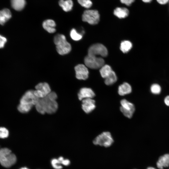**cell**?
<instances>
[{
    "mask_svg": "<svg viewBox=\"0 0 169 169\" xmlns=\"http://www.w3.org/2000/svg\"><path fill=\"white\" fill-rule=\"evenodd\" d=\"M57 98L56 94L51 91L45 97L39 99L35 106L36 110L42 114L54 113L58 108V104L56 101Z\"/></svg>",
    "mask_w": 169,
    "mask_h": 169,
    "instance_id": "6da1fadb",
    "label": "cell"
},
{
    "mask_svg": "<svg viewBox=\"0 0 169 169\" xmlns=\"http://www.w3.org/2000/svg\"><path fill=\"white\" fill-rule=\"evenodd\" d=\"M39 99L34 94V90H29L21 97L17 109L19 112L23 113L28 112L33 106L37 103Z\"/></svg>",
    "mask_w": 169,
    "mask_h": 169,
    "instance_id": "7a4b0ae2",
    "label": "cell"
},
{
    "mask_svg": "<svg viewBox=\"0 0 169 169\" xmlns=\"http://www.w3.org/2000/svg\"><path fill=\"white\" fill-rule=\"evenodd\" d=\"M54 42L56 45L58 53L61 55L68 54L71 50L70 44L68 42L65 36L62 34H58L54 38Z\"/></svg>",
    "mask_w": 169,
    "mask_h": 169,
    "instance_id": "3957f363",
    "label": "cell"
},
{
    "mask_svg": "<svg viewBox=\"0 0 169 169\" xmlns=\"http://www.w3.org/2000/svg\"><path fill=\"white\" fill-rule=\"evenodd\" d=\"M16 156L8 149H0V163L3 166L9 167L16 163Z\"/></svg>",
    "mask_w": 169,
    "mask_h": 169,
    "instance_id": "277c9868",
    "label": "cell"
},
{
    "mask_svg": "<svg viewBox=\"0 0 169 169\" xmlns=\"http://www.w3.org/2000/svg\"><path fill=\"white\" fill-rule=\"evenodd\" d=\"M114 141L110 133L106 131L103 132L96 136L93 142L95 145L107 147L111 146Z\"/></svg>",
    "mask_w": 169,
    "mask_h": 169,
    "instance_id": "5b68a950",
    "label": "cell"
},
{
    "mask_svg": "<svg viewBox=\"0 0 169 169\" xmlns=\"http://www.w3.org/2000/svg\"><path fill=\"white\" fill-rule=\"evenodd\" d=\"M100 15L96 10L87 9L85 10L82 15V20L91 25L97 24L99 22Z\"/></svg>",
    "mask_w": 169,
    "mask_h": 169,
    "instance_id": "8992f818",
    "label": "cell"
},
{
    "mask_svg": "<svg viewBox=\"0 0 169 169\" xmlns=\"http://www.w3.org/2000/svg\"><path fill=\"white\" fill-rule=\"evenodd\" d=\"M86 66L92 69L101 68L104 65L105 61L101 58L88 55L84 59Z\"/></svg>",
    "mask_w": 169,
    "mask_h": 169,
    "instance_id": "52a82bcc",
    "label": "cell"
},
{
    "mask_svg": "<svg viewBox=\"0 0 169 169\" xmlns=\"http://www.w3.org/2000/svg\"><path fill=\"white\" fill-rule=\"evenodd\" d=\"M107 48L103 44H96L91 45L88 50V55L95 56L100 55L102 57H106L108 55Z\"/></svg>",
    "mask_w": 169,
    "mask_h": 169,
    "instance_id": "ba28073f",
    "label": "cell"
},
{
    "mask_svg": "<svg viewBox=\"0 0 169 169\" xmlns=\"http://www.w3.org/2000/svg\"><path fill=\"white\" fill-rule=\"evenodd\" d=\"M35 89L34 94L39 99L45 97L51 92L49 85L46 82L39 83L35 86Z\"/></svg>",
    "mask_w": 169,
    "mask_h": 169,
    "instance_id": "9c48e42d",
    "label": "cell"
},
{
    "mask_svg": "<svg viewBox=\"0 0 169 169\" xmlns=\"http://www.w3.org/2000/svg\"><path fill=\"white\" fill-rule=\"evenodd\" d=\"M121 106L120 110L125 117L130 118L132 116L135 111L134 105L125 99L120 101Z\"/></svg>",
    "mask_w": 169,
    "mask_h": 169,
    "instance_id": "30bf717a",
    "label": "cell"
},
{
    "mask_svg": "<svg viewBox=\"0 0 169 169\" xmlns=\"http://www.w3.org/2000/svg\"><path fill=\"white\" fill-rule=\"evenodd\" d=\"M76 77L79 80H86L88 77L89 71L86 66L83 64H79L74 68Z\"/></svg>",
    "mask_w": 169,
    "mask_h": 169,
    "instance_id": "8fae6325",
    "label": "cell"
},
{
    "mask_svg": "<svg viewBox=\"0 0 169 169\" xmlns=\"http://www.w3.org/2000/svg\"><path fill=\"white\" fill-rule=\"evenodd\" d=\"M95 101L92 98H87L82 100V108L84 111L88 114L95 108Z\"/></svg>",
    "mask_w": 169,
    "mask_h": 169,
    "instance_id": "7c38bea8",
    "label": "cell"
},
{
    "mask_svg": "<svg viewBox=\"0 0 169 169\" xmlns=\"http://www.w3.org/2000/svg\"><path fill=\"white\" fill-rule=\"evenodd\" d=\"M95 96V94L92 89L89 88L83 87L81 88L78 93L79 100H83L87 98H92Z\"/></svg>",
    "mask_w": 169,
    "mask_h": 169,
    "instance_id": "4fadbf2b",
    "label": "cell"
},
{
    "mask_svg": "<svg viewBox=\"0 0 169 169\" xmlns=\"http://www.w3.org/2000/svg\"><path fill=\"white\" fill-rule=\"evenodd\" d=\"M156 166L159 169L169 166V153L160 156L156 162Z\"/></svg>",
    "mask_w": 169,
    "mask_h": 169,
    "instance_id": "5bb4252c",
    "label": "cell"
},
{
    "mask_svg": "<svg viewBox=\"0 0 169 169\" xmlns=\"http://www.w3.org/2000/svg\"><path fill=\"white\" fill-rule=\"evenodd\" d=\"M56 23L55 21L51 19H48L44 21L42 23L43 28L50 33H53L56 31Z\"/></svg>",
    "mask_w": 169,
    "mask_h": 169,
    "instance_id": "9a60e30c",
    "label": "cell"
},
{
    "mask_svg": "<svg viewBox=\"0 0 169 169\" xmlns=\"http://www.w3.org/2000/svg\"><path fill=\"white\" fill-rule=\"evenodd\" d=\"M128 9L125 7H118L114 10V14L118 18H124L127 17L129 14Z\"/></svg>",
    "mask_w": 169,
    "mask_h": 169,
    "instance_id": "2e32d148",
    "label": "cell"
},
{
    "mask_svg": "<svg viewBox=\"0 0 169 169\" xmlns=\"http://www.w3.org/2000/svg\"><path fill=\"white\" fill-rule=\"evenodd\" d=\"M11 17V13L9 9L4 8L0 10V24L3 25Z\"/></svg>",
    "mask_w": 169,
    "mask_h": 169,
    "instance_id": "e0dca14e",
    "label": "cell"
},
{
    "mask_svg": "<svg viewBox=\"0 0 169 169\" xmlns=\"http://www.w3.org/2000/svg\"><path fill=\"white\" fill-rule=\"evenodd\" d=\"M132 91L131 85L127 83L124 82L118 87V93L120 96H124L130 93Z\"/></svg>",
    "mask_w": 169,
    "mask_h": 169,
    "instance_id": "ac0fdd59",
    "label": "cell"
},
{
    "mask_svg": "<svg viewBox=\"0 0 169 169\" xmlns=\"http://www.w3.org/2000/svg\"><path fill=\"white\" fill-rule=\"evenodd\" d=\"M59 4L63 10L66 12L71 11L73 6L72 0H59Z\"/></svg>",
    "mask_w": 169,
    "mask_h": 169,
    "instance_id": "d6986e66",
    "label": "cell"
},
{
    "mask_svg": "<svg viewBox=\"0 0 169 169\" xmlns=\"http://www.w3.org/2000/svg\"><path fill=\"white\" fill-rule=\"evenodd\" d=\"M11 5L13 8L18 11L23 9L26 4V0H11Z\"/></svg>",
    "mask_w": 169,
    "mask_h": 169,
    "instance_id": "ffe728a7",
    "label": "cell"
},
{
    "mask_svg": "<svg viewBox=\"0 0 169 169\" xmlns=\"http://www.w3.org/2000/svg\"><path fill=\"white\" fill-rule=\"evenodd\" d=\"M132 46V44L130 41L124 40L121 42L120 49L123 53H126L131 49Z\"/></svg>",
    "mask_w": 169,
    "mask_h": 169,
    "instance_id": "44dd1931",
    "label": "cell"
},
{
    "mask_svg": "<svg viewBox=\"0 0 169 169\" xmlns=\"http://www.w3.org/2000/svg\"><path fill=\"white\" fill-rule=\"evenodd\" d=\"M112 71L111 67L106 64L104 65L100 68V72L102 77L105 79L110 74Z\"/></svg>",
    "mask_w": 169,
    "mask_h": 169,
    "instance_id": "7402d4cb",
    "label": "cell"
},
{
    "mask_svg": "<svg viewBox=\"0 0 169 169\" xmlns=\"http://www.w3.org/2000/svg\"><path fill=\"white\" fill-rule=\"evenodd\" d=\"M105 83L108 85L113 84L117 80V77L115 73L113 70L110 74L105 79Z\"/></svg>",
    "mask_w": 169,
    "mask_h": 169,
    "instance_id": "603a6c76",
    "label": "cell"
},
{
    "mask_svg": "<svg viewBox=\"0 0 169 169\" xmlns=\"http://www.w3.org/2000/svg\"><path fill=\"white\" fill-rule=\"evenodd\" d=\"M82 33L78 32L75 28L72 29L70 31V35L74 40L77 41L82 39L83 36Z\"/></svg>",
    "mask_w": 169,
    "mask_h": 169,
    "instance_id": "cb8c5ba5",
    "label": "cell"
},
{
    "mask_svg": "<svg viewBox=\"0 0 169 169\" xmlns=\"http://www.w3.org/2000/svg\"><path fill=\"white\" fill-rule=\"evenodd\" d=\"M77 1L81 6L86 8H90L93 4L91 0H77Z\"/></svg>",
    "mask_w": 169,
    "mask_h": 169,
    "instance_id": "d4e9b609",
    "label": "cell"
},
{
    "mask_svg": "<svg viewBox=\"0 0 169 169\" xmlns=\"http://www.w3.org/2000/svg\"><path fill=\"white\" fill-rule=\"evenodd\" d=\"M151 93L154 94H158L161 91V88L159 85L157 84H153L150 88Z\"/></svg>",
    "mask_w": 169,
    "mask_h": 169,
    "instance_id": "484cf974",
    "label": "cell"
},
{
    "mask_svg": "<svg viewBox=\"0 0 169 169\" xmlns=\"http://www.w3.org/2000/svg\"><path fill=\"white\" fill-rule=\"evenodd\" d=\"M51 165L55 169H61L62 168V166L60 165L62 164L61 161L58 158L53 159L51 161Z\"/></svg>",
    "mask_w": 169,
    "mask_h": 169,
    "instance_id": "4316f807",
    "label": "cell"
},
{
    "mask_svg": "<svg viewBox=\"0 0 169 169\" xmlns=\"http://www.w3.org/2000/svg\"><path fill=\"white\" fill-rule=\"evenodd\" d=\"M9 134V131L6 128L3 127H0V138H6L8 136Z\"/></svg>",
    "mask_w": 169,
    "mask_h": 169,
    "instance_id": "83f0119b",
    "label": "cell"
},
{
    "mask_svg": "<svg viewBox=\"0 0 169 169\" xmlns=\"http://www.w3.org/2000/svg\"><path fill=\"white\" fill-rule=\"evenodd\" d=\"M58 159L61 161L62 164L64 166H68L70 163V161L67 159H64L63 157L61 156L59 157Z\"/></svg>",
    "mask_w": 169,
    "mask_h": 169,
    "instance_id": "f1b7e54d",
    "label": "cell"
},
{
    "mask_svg": "<svg viewBox=\"0 0 169 169\" xmlns=\"http://www.w3.org/2000/svg\"><path fill=\"white\" fill-rule=\"evenodd\" d=\"M6 42L7 39L4 37L0 35V48H3Z\"/></svg>",
    "mask_w": 169,
    "mask_h": 169,
    "instance_id": "f546056e",
    "label": "cell"
},
{
    "mask_svg": "<svg viewBox=\"0 0 169 169\" xmlns=\"http://www.w3.org/2000/svg\"><path fill=\"white\" fill-rule=\"evenodd\" d=\"M135 0H120V2L127 6H131Z\"/></svg>",
    "mask_w": 169,
    "mask_h": 169,
    "instance_id": "4dcf8cb0",
    "label": "cell"
},
{
    "mask_svg": "<svg viewBox=\"0 0 169 169\" xmlns=\"http://www.w3.org/2000/svg\"><path fill=\"white\" fill-rule=\"evenodd\" d=\"M157 2L161 5H165L168 3L169 0H156Z\"/></svg>",
    "mask_w": 169,
    "mask_h": 169,
    "instance_id": "1f68e13d",
    "label": "cell"
},
{
    "mask_svg": "<svg viewBox=\"0 0 169 169\" xmlns=\"http://www.w3.org/2000/svg\"><path fill=\"white\" fill-rule=\"evenodd\" d=\"M164 102L166 105L169 106V95L166 96L165 98Z\"/></svg>",
    "mask_w": 169,
    "mask_h": 169,
    "instance_id": "d6a6232c",
    "label": "cell"
},
{
    "mask_svg": "<svg viewBox=\"0 0 169 169\" xmlns=\"http://www.w3.org/2000/svg\"><path fill=\"white\" fill-rule=\"evenodd\" d=\"M141 1L144 3H151L152 0H141Z\"/></svg>",
    "mask_w": 169,
    "mask_h": 169,
    "instance_id": "836d02e7",
    "label": "cell"
},
{
    "mask_svg": "<svg viewBox=\"0 0 169 169\" xmlns=\"http://www.w3.org/2000/svg\"><path fill=\"white\" fill-rule=\"evenodd\" d=\"M146 169H156L152 167H149Z\"/></svg>",
    "mask_w": 169,
    "mask_h": 169,
    "instance_id": "e575fe53",
    "label": "cell"
},
{
    "mask_svg": "<svg viewBox=\"0 0 169 169\" xmlns=\"http://www.w3.org/2000/svg\"><path fill=\"white\" fill-rule=\"evenodd\" d=\"M20 169H29L27 168V167H23V168H21Z\"/></svg>",
    "mask_w": 169,
    "mask_h": 169,
    "instance_id": "d590c367",
    "label": "cell"
}]
</instances>
